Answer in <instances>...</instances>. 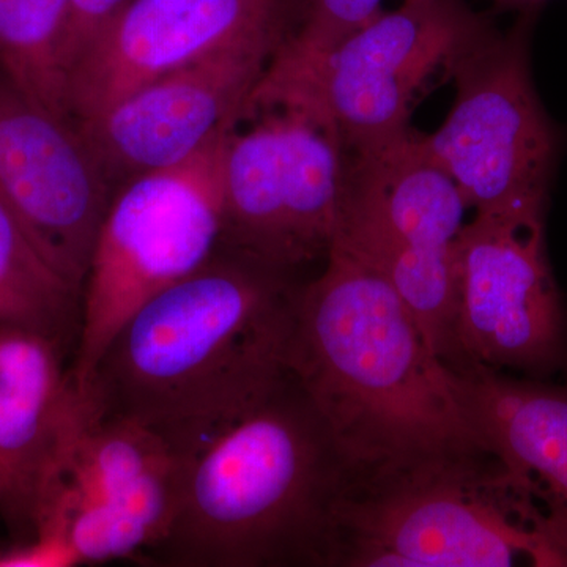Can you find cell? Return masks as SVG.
Instances as JSON below:
<instances>
[{"label": "cell", "mask_w": 567, "mask_h": 567, "mask_svg": "<svg viewBox=\"0 0 567 567\" xmlns=\"http://www.w3.org/2000/svg\"><path fill=\"white\" fill-rule=\"evenodd\" d=\"M300 287L218 249L126 319L82 393L194 458L292 379Z\"/></svg>", "instance_id": "6da1fadb"}, {"label": "cell", "mask_w": 567, "mask_h": 567, "mask_svg": "<svg viewBox=\"0 0 567 567\" xmlns=\"http://www.w3.org/2000/svg\"><path fill=\"white\" fill-rule=\"evenodd\" d=\"M290 374L350 468L484 447L415 316L382 275L344 252L331 249L322 274L301 284Z\"/></svg>", "instance_id": "7a4b0ae2"}, {"label": "cell", "mask_w": 567, "mask_h": 567, "mask_svg": "<svg viewBox=\"0 0 567 567\" xmlns=\"http://www.w3.org/2000/svg\"><path fill=\"white\" fill-rule=\"evenodd\" d=\"M349 470L290 379L193 458L177 516L147 558L173 567H322Z\"/></svg>", "instance_id": "3957f363"}, {"label": "cell", "mask_w": 567, "mask_h": 567, "mask_svg": "<svg viewBox=\"0 0 567 567\" xmlns=\"http://www.w3.org/2000/svg\"><path fill=\"white\" fill-rule=\"evenodd\" d=\"M567 566L536 506L484 447L350 468L322 567Z\"/></svg>", "instance_id": "277c9868"}, {"label": "cell", "mask_w": 567, "mask_h": 567, "mask_svg": "<svg viewBox=\"0 0 567 567\" xmlns=\"http://www.w3.org/2000/svg\"><path fill=\"white\" fill-rule=\"evenodd\" d=\"M539 13H518L507 31L492 22L468 41L443 70L454 85L445 122L434 133L416 132L477 215L546 221L565 140L533 81Z\"/></svg>", "instance_id": "5b68a950"}, {"label": "cell", "mask_w": 567, "mask_h": 567, "mask_svg": "<svg viewBox=\"0 0 567 567\" xmlns=\"http://www.w3.org/2000/svg\"><path fill=\"white\" fill-rule=\"evenodd\" d=\"M492 22L465 0H404L331 50L275 58L245 118L290 107L334 133L349 152L379 147L410 128L429 81Z\"/></svg>", "instance_id": "8992f818"}, {"label": "cell", "mask_w": 567, "mask_h": 567, "mask_svg": "<svg viewBox=\"0 0 567 567\" xmlns=\"http://www.w3.org/2000/svg\"><path fill=\"white\" fill-rule=\"evenodd\" d=\"M237 125L216 134L186 162L140 175L115 189L82 286L70 368L78 391L89 386L118 328L141 305L218 252L223 148Z\"/></svg>", "instance_id": "52a82bcc"}, {"label": "cell", "mask_w": 567, "mask_h": 567, "mask_svg": "<svg viewBox=\"0 0 567 567\" xmlns=\"http://www.w3.org/2000/svg\"><path fill=\"white\" fill-rule=\"evenodd\" d=\"M466 210L456 183L421 148L416 130L350 152L331 249L391 284L446 365L454 358L457 244Z\"/></svg>", "instance_id": "ba28073f"}, {"label": "cell", "mask_w": 567, "mask_h": 567, "mask_svg": "<svg viewBox=\"0 0 567 567\" xmlns=\"http://www.w3.org/2000/svg\"><path fill=\"white\" fill-rule=\"evenodd\" d=\"M248 118L224 142L219 251L293 275L333 248L350 152L301 111L270 107Z\"/></svg>", "instance_id": "9c48e42d"}, {"label": "cell", "mask_w": 567, "mask_h": 567, "mask_svg": "<svg viewBox=\"0 0 567 567\" xmlns=\"http://www.w3.org/2000/svg\"><path fill=\"white\" fill-rule=\"evenodd\" d=\"M546 221L473 216L457 244L454 358L447 368L544 375L566 361V316Z\"/></svg>", "instance_id": "30bf717a"}, {"label": "cell", "mask_w": 567, "mask_h": 567, "mask_svg": "<svg viewBox=\"0 0 567 567\" xmlns=\"http://www.w3.org/2000/svg\"><path fill=\"white\" fill-rule=\"evenodd\" d=\"M114 192L76 118L0 76V203L81 293Z\"/></svg>", "instance_id": "8fae6325"}, {"label": "cell", "mask_w": 567, "mask_h": 567, "mask_svg": "<svg viewBox=\"0 0 567 567\" xmlns=\"http://www.w3.org/2000/svg\"><path fill=\"white\" fill-rule=\"evenodd\" d=\"M289 40L237 41L78 121L114 189L186 162L224 128L244 122L249 96Z\"/></svg>", "instance_id": "7c38bea8"}, {"label": "cell", "mask_w": 567, "mask_h": 567, "mask_svg": "<svg viewBox=\"0 0 567 567\" xmlns=\"http://www.w3.org/2000/svg\"><path fill=\"white\" fill-rule=\"evenodd\" d=\"M308 0H130L74 70L70 111L84 121L163 74L252 37L292 40Z\"/></svg>", "instance_id": "4fadbf2b"}, {"label": "cell", "mask_w": 567, "mask_h": 567, "mask_svg": "<svg viewBox=\"0 0 567 567\" xmlns=\"http://www.w3.org/2000/svg\"><path fill=\"white\" fill-rule=\"evenodd\" d=\"M62 347L39 331L0 324V513L31 533L81 405Z\"/></svg>", "instance_id": "5bb4252c"}, {"label": "cell", "mask_w": 567, "mask_h": 567, "mask_svg": "<svg viewBox=\"0 0 567 567\" xmlns=\"http://www.w3.org/2000/svg\"><path fill=\"white\" fill-rule=\"evenodd\" d=\"M450 372L477 439L539 511L567 561V388L475 365Z\"/></svg>", "instance_id": "9a60e30c"}, {"label": "cell", "mask_w": 567, "mask_h": 567, "mask_svg": "<svg viewBox=\"0 0 567 567\" xmlns=\"http://www.w3.org/2000/svg\"><path fill=\"white\" fill-rule=\"evenodd\" d=\"M192 462L151 429L99 412L81 393L80 412L37 511L58 495L110 503L151 529L155 546L177 516Z\"/></svg>", "instance_id": "2e32d148"}, {"label": "cell", "mask_w": 567, "mask_h": 567, "mask_svg": "<svg viewBox=\"0 0 567 567\" xmlns=\"http://www.w3.org/2000/svg\"><path fill=\"white\" fill-rule=\"evenodd\" d=\"M69 0H0V74L62 115L70 111Z\"/></svg>", "instance_id": "e0dca14e"}, {"label": "cell", "mask_w": 567, "mask_h": 567, "mask_svg": "<svg viewBox=\"0 0 567 567\" xmlns=\"http://www.w3.org/2000/svg\"><path fill=\"white\" fill-rule=\"evenodd\" d=\"M81 292L41 256L0 203V324L28 328L65 342L80 327Z\"/></svg>", "instance_id": "ac0fdd59"}, {"label": "cell", "mask_w": 567, "mask_h": 567, "mask_svg": "<svg viewBox=\"0 0 567 567\" xmlns=\"http://www.w3.org/2000/svg\"><path fill=\"white\" fill-rule=\"evenodd\" d=\"M382 6L383 0H308L303 25L275 58L305 59L331 50L379 18Z\"/></svg>", "instance_id": "d6986e66"}, {"label": "cell", "mask_w": 567, "mask_h": 567, "mask_svg": "<svg viewBox=\"0 0 567 567\" xmlns=\"http://www.w3.org/2000/svg\"><path fill=\"white\" fill-rule=\"evenodd\" d=\"M69 2L66 63H69L71 81L74 70L110 32L130 0H69Z\"/></svg>", "instance_id": "ffe728a7"}, {"label": "cell", "mask_w": 567, "mask_h": 567, "mask_svg": "<svg viewBox=\"0 0 567 567\" xmlns=\"http://www.w3.org/2000/svg\"><path fill=\"white\" fill-rule=\"evenodd\" d=\"M69 540L51 529H39L17 546L0 548V567H78Z\"/></svg>", "instance_id": "44dd1931"}, {"label": "cell", "mask_w": 567, "mask_h": 567, "mask_svg": "<svg viewBox=\"0 0 567 567\" xmlns=\"http://www.w3.org/2000/svg\"><path fill=\"white\" fill-rule=\"evenodd\" d=\"M495 11H514V13H527V11H540L548 0H488Z\"/></svg>", "instance_id": "7402d4cb"}]
</instances>
